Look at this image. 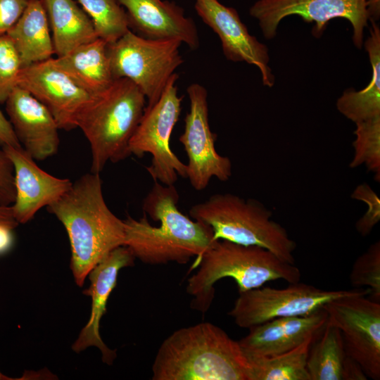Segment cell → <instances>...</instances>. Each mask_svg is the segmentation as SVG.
<instances>
[{
  "mask_svg": "<svg viewBox=\"0 0 380 380\" xmlns=\"http://www.w3.org/2000/svg\"><path fill=\"white\" fill-rule=\"evenodd\" d=\"M179 198L174 184L155 181L143 201V217L123 220L124 245L142 262L184 265L192 258L196 261L216 241L208 225L179 210Z\"/></svg>",
  "mask_w": 380,
  "mask_h": 380,
  "instance_id": "cell-1",
  "label": "cell"
},
{
  "mask_svg": "<svg viewBox=\"0 0 380 380\" xmlns=\"http://www.w3.org/2000/svg\"><path fill=\"white\" fill-rule=\"evenodd\" d=\"M46 210L66 230L71 250L70 267L80 287L99 262L124 245V221L107 205L98 173L81 176Z\"/></svg>",
  "mask_w": 380,
  "mask_h": 380,
  "instance_id": "cell-2",
  "label": "cell"
},
{
  "mask_svg": "<svg viewBox=\"0 0 380 380\" xmlns=\"http://www.w3.org/2000/svg\"><path fill=\"white\" fill-rule=\"evenodd\" d=\"M153 380H249L250 366L239 341L220 327L201 322L172 333L160 344Z\"/></svg>",
  "mask_w": 380,
  "mask_h": 380,
  "instance_id": "cell-3",
  "label": "cell"
},
{
  "mask_svg": "<svg viewBox=\"0 0 380 380\" xmlns=\"http://www.w3.org/2000/svg\"><path fill=\"white\" fill-rule=\"evenodd\" d=\"M193 267L198 270L188 279L186 292L192 296L191 308L202 313L210 308L215 297L214 285L222 278H232L239 292H243L277 279L298 283L301 276L294 264L280 260L265 248L226 240H216Z\"/></svg>",
  "mask_w": 380,
  "mask_h": 380,
  "instance_id": "cell-4",
  "label": "cell"
},
{
  "mask_svg": "<svg viewBox=\"0 0 380 380\" xmlns=\"http://www.w3.org/2000/svg\"><path fill=\"white\" fill-rule=\"evenodd\" d=\"M146 99L134 82L118 78L80 111L76 127L90 144V172L100 174L108 162L118 163L131 156L129 141L143 115Z\"/></svg>",
  "mask_w": 380,
  "mask_h": 380,
  "instance_id": "cell-5",
  "label": "cell"
},
{
  "mask_svg": "<svg viewBox=\"0 0 380 380\" xmlns=\"http://www.w3.org/2000/svg\"><path fill=\"white\" fill-rule=\"evenodd\" d=\"M189 213L191 219L211 228L214 240L259 246L286 262H295L296 242L259 201L229 193L216 194L192 205Z\"/></svg>",
  "mask_w": 380,
  "mask_h": 380,
  "instance_id": "cell-6",
  "label": "cell"
},
{
  "mask_svg": "<svg viewBox=\"0 0 380 380\" xmlns=\"http://www.w3.org/2000/svg\"><path fill=\"white\" fill-rule=\"evenodd\" d=\"M178 39H151L129 30L108 44V55L114 79L127 78L143 92L148 103L160 97L175 70L183 63Z\"/></svg>",
  "mask_w": 380,
  "mask_h": 380,
  "instance_id": "cell-7",
  "label": "cell"
},
{
  "mask_svg": "<svg viewBox=\"0 0 380 380\" xmlns=\"http://www.w3.org/2000/svg\"><path fill=\"white\" fill-rule=\"evenodd\" d=\"M179 76L174 73L169 79L160 97L144 109L140 122L129 141L131 155L141 158L152 156L146 170L154 181L172 185L178 177L186 179V165L174 153L170 146L173 129L181 113L182 97L175 85Z\"/></svg>",
  "mask_w": 380,
  "mask_h": 380,
  "instance_id": "cell-8",
  "label": "cell"
},
{
  "mask_svg": "<svg viewBox=\"0 0 380 380\" xmlns=\"http://www.w3.org/2000/svg\"><path fill=\"white\" fill-rule=\"evenodd\" d=\"M369 289L360 290L326 291L300 282L284 289L260 287L239 292L229 312L236 325L249 329L280 317L311 315L332 300L355 295L367 296Z\"/></svg>",
  "mask_w": 380,
  "mask_h": 380,
  "instance_id": "cell-9",
  "label": "cell"
},
{
  "mask_svg": "<svg viewBox=\"0 0 380 380\" xmlns=\"http://www.w3.org/2000/svg\"><path fill=\"white\" fill-rule=\"evenodd\" d=\"M249 13L258 20L267 39L276 36L279 23L289 15L314 22L312 32L315 37L322 36L331 20L345 18L352 25L353 42L358 49L363 45L364 30L369 22L366 0H258Z\"/></svg>",
  "mask_w": 380,
  "mask_h": 380,
  "instance_id": "cell-10",
  "label": "cell"
},
{
  "mask_svg": "<svg viewBox=\"0 0 380 380\" xmlns=\"http://www.w3.org/2000/svg\"><path fill=\"white\" fill-rule=\"evenodd\" d=\"M355 295L331 300L323 308L340 331L346 353L367 378L380 379V303Z\"/></svg>",
  "mask_w": 380,
  "mask_h": 380,
  "instance_id": "cell-11",
  "label": "cell"
},
{
  "mask_svg": "<svg viewBox=\"0 0 380 380\" xmlns=\"http://www.w3.org/2000/svg\"><path fill=\"white\" fill-rule=\"evenodd\" d=\"M187 94L190 108L179 141L188 158L186 178L195 190L203 191L212 177L227 181L232 176V165L228 157L220 155L215 149L216 135L209 125L206 89L194 83L188 87Z\"/></svg>",
  "mask_w": 380,
  "mask_h": 380,
  "instance_id": "cell-12",
  "label": "cell"
},
{
  "mask_svg": "<svg viewBox=\"0 0 380 380\" xmlns=\"http://www.w3.org/2000/svg\"><path fill=\"white\" fill-rule=\"evenodd\" d=\"M18 86L46 106L60 129L68 131L77 128L78 113L94 96L52 58L23 68Z\"/></svg>",
  "mask_w": 380,
  "mask_h": 380,
  "instance_id": "cell-13",
  "label": "cell"
},
{
  "mask_svg": "<svg viewBox=\"0 0 380 380\" xmlns=\"http://www.w3.org/2000/svg\"><path fill=\"white\" fill-rule=\"evenodd\" d=\"M195 10L203 21L220 37L227 60L244 61L256 66L265 86L272 87L275 77L269 67L267 46L250 34L238 12L218 0H196Z\"/></svg>",
  "mask_w": 380,
  "mask_h": 380,
  "instance_id": "cell-14",
  "label": "cell"
},
{
  "mask_svg": "<svg viewBox=\"0 0 380 380\" xmlns=\"http://www.w3.org/2000/svg\"><path fill=\"white\" fill-rule=\"evenodd\" d=\"M1 148L13 166L15 198L11 207L18 224L30 221L41 208L53 203L71 187L72 182L43 170L22 146Z\"/></svg>",
  "mask_w": 380,
  "mask_h": 380,
  "instance_id": "cell-15",
  "label": "cell"
},
{
  "mask_svg": "<svg viewBox=\"0 0 380 380\" xmlns=\"http://www.w3.org/2000/svg\"><path fill=\"white\" fill-rule=\"evenodd\" d=\"M5 103L15 135L32 158L43 160L57 153L60 129L44 105L19 86L12 90Z\"/></svg>",
  "mask_w": 380,
  "mask_h": 380,
  "instance_id": "cell-16",
  "label": "cell"
},
{
  "mask_svg": "<svg viewBox=\"0 0 380 380\" xmlns=\"http://www.w3.org/2000/svg\"><path fill=\"white\" fill-rule=\"evenodd\" d=\"M135 259L132 251L122 245L113 250L89 273L90 286L83 293L91 298L90 317L72 346L75 352L80 353L95 346L100 350L103 362L108 365L113 364L117 356L116 351L110 349L102 341L100 321L106 311L109 296L117 284L119 271L132 266Z\"/></svg>",
  "mask_w": 380,
  "mask_h": 380,
  "instance_id": "cell-17",
  "label": "cell"
},
{
  "mask_svg": "<svg viewBox=\"0 0 380 380\" xmlns=\"http://www.w3.org/2000/svg\"><path fill=\"white\" fill-rule=\"evenodd\" d=\"M126 9L129 28L151 39H178L190 49L199 46L196 25L175 2L163 0H116Z\"/></svg>",
  "mask_w": 380,
  "mask_h": 380,
  "instance_id": "cell-18",
  "label": "cell"
},
{
  "mask_svg": "<svg viewBox=\"0 0 380 380\" xmlns=\"http://www.w3.org/2000/svg\"><path fill=\"white\" fill-rule=\"evenodd\" d=\"M327 319L324 308L307 316L276 318L249 328V333L239 343L246 355H278L317 335Z\"/></svg>",
  "mask_w": 380,
  "mask_h": 380,
  "instance_id": "cell-19",
  "label": "cell"
},
{
  "mask_svg": "<svg viewBox=\"0 0 380 380\" xmlns=\"http://www.w3.org/2000/svg\"><path fill=\"white\" fill-rule=\"evenodd\" d=\"M50 25L42 0H29L13 27L6 33L20 56L22 68L51 58L54 52Z\"/></svg>",
  "mask_w": 380,
  "mask_h": 380,
  "instance_id": "cell-20",
  "label": "cell"
},
{
  "mask_svg": "<svg viewBox=\"0 0 380 380\" xmlns=\"http://www.w3.org/2000/svg\"><path fill=\"white\" fill-rule=\"evenodd\" d=\"M42 1L47 13L57 57L98 38L91 18L75 0Z\"/></svg>",
  "mask_w": 380,
  "mask_h": 380,
  "instance_id": "cell-21",
  "label": "cell"
},
{
  "mask_svg": "<svg viewBox=\"0 0 380 380\" xmlns=\"http://www.w3.org/2000/svg\"><path fill=\"white\" fill-rule=\"evenodd\" d=\"M55 61L93 96L105 90L115 80L110 65L108 44L99 37Z\"/></svg>",
  "mask_w": 380,
  "mask_h": 380,
  "instance_id": "cell-22",
  "label": "cell"
},
{
  "mask_svg": "<svg viewBox=\"0 0 380 380\" xmlns=\"http://www.w3.org/2000/svg\"><path fill=\"white\" fill-rule=\"evenodd\" d=\"M369 21L372 26L365 46L372 68V78L365 88L348 89L336 101L338 110L355 124L380 116V28L377 22Z\"/></svg>",
  "mask_w": 380,
  "mask_h": 380,
  "instance_id": "cell-23",
  "label": "cell"
},
{
  "mask_svg": "<svg viewBox=\"0 0 380 380\" xmlns=\"http://www.w3.org/2000/svg\"><path fill=\"white\" fill-rule=\"evenodd\" d=\"M316 335L296 348L271 356L245 355L250 366L249 380H310L307 360Z\"/></svg>",
  "mask_w": 380,
  "mask_h": 380,
  "instance_id": "cell-24",
  "label": "cell"
},
{
  "mask_svg": "<svg viewBox=\"0 0 380 380\" xmlns=\"http://www.w3.org/2000/svg\"><path fill=\"white\" fill-rule=\"evenodd\" d=\"M319 340L310 349L307 370L310 380H343L346 353L339 329L328 319Z\"/></svg>",
  "mask_w": 380,
  "mask_h": 380,
  "instance_id": "cell-25",
  "label": "cell"
},
{
  "mask_svg": "<svg viewBox=\"0 0 380 380\" xmlns=\"http://www.w3.org/2000/svg\"><path fill=\"white\" fill-rule=\"evenodd\" d=\"M91 18L99 38L112 44L130 30L125 9L116 0H75Z\"/></svg>",
  "mask_w": 380,
  "mask_h": 380,
  "instance_id": "cell-26",
  "label": "cell"
},
{
  "mask_svg": "<svg viewBox=\"0 0 380 380\" xmlns=\"http://www.w3.org/2000/svg\"><path fill=\"white\" fill-rule=\"evenodd\" d=\"M354 154L349 165L355 168L365 165L380 181V116L355 123Z\"/></svg>",
  "mask_w": 380,
  "mask_h": 380,
  "instance_id": "cell-27",
  "label": "cell"
},
{
  "mask_svg": "<svg viewBox=\"0 0 380 380\" xmlns=\"http://www.w3.org/2000/svg\"><path fill=\"white\" fill-rule=\"evenodd\" d=\"M350 284L355 287L366 286L370 290L371 300L380 301V242L372 244L353 265Z\"/></svg>",
  "mask_w": 380,
  "mask_h": 380,
  "instance_id": "cell-28",
  "label": "cell"
},
{
  "mask_svg": "<svg viewBox=\"0 0 380 380\" xmlns=\"http://www.w3.org/2000/svg\"><path fill=\"white\" fill-rule=\"evenodd\" d=\"M23 69L18 51L7 34L0 35V104L18 86Z\"/></svg>",
  "mask_w": 380,
  "mask_h": 380,
  "instance_id": "cell-29",
  "label": "cell"
},
{
  "mask_svg": "<svg viewBox=\"0 0 380 380\" xmlns=\"http://www.w3.org/2000/svg\"><path fill=\"white\" fill-rule=\"evenodd\" d=\"M351 197L367 205V210L355 224L357 231L362 236L370 234L380 220V199L374 191L367 184L358 185Z\"/></svg>",
  "mask_w": 380,
  "mask_h": 380,
  "instance_id": "cell-30",
  "label": "cell"
},
{
  "mask_svg": "<svg viewBox=\"0 0 380 380\" xmlns=\"http://www.w3.org/2000/svg\"><path fill=\"white\" fill-rule=\"evenodd\" d=\"M15 198L14 170L11 160L0 150V205H11Z\"/></svg>",
  "mask_w": 380,
  "mask_h": 380,
  "instance_id": "cell-31",
  "label": "cell"
},
{
  "mask_svg": "<svg viewBox=\"0 0 380 380\" xmlns=\"http://www.w3.org/2000/svg\"><path fill=\"white\" fill-rule=\"evenodd\" d=\"M29 0H0V35L6 34L24 12Z\"/></svg>",
  "mask_w": 380,
  "mask_h": 380,
  "instance_id": "cell-32",
  "label": "cell"
},
{
  "mask_svg": "<svg viewBox=\"0 0 380 380\" xmlns=\"http://www.w3.org/2000/svg\"><path fill=\"white\" fill-rule=\"evenodd\" d=\"M0 146H22L9 120L0 110Z\"/></svg>",
  "mask_w": 380,
  "mask_h": 380,
  "instance_id": "cell-33",
  "label": "cell"
},
{
  "mask_svg": "<svg viewBox=\"0 0 380 380\" xmlns=\"http://www.w3.org/2000/svg\"><path fill=\"white\" fill-rule=\"evenodd\" d=\"M366 379L367 376L360 365L348 355L343 367V380Z\"/></svg>",
  "mask_w": 380,
  "mask_h": 380,
  "instance_id": "cell-34",
  "label": "cell"
},
{
  "mask_svg": "<svg viewBox=\"0 0 380 380\" xmlns=\"http://www.w3.org/2000/svg\"><path fill=\"white\" fill-rule=\"evenodd\" d=\"M13 229L0 224V255L7 253L13 246L14 238Z\"/></svg>",
  "mask_w": 380,
  "mask_h": 380,
  "instance_id": "cell-35",
  "label": "cell"
},
{
  "mask_svg": "<svg viewBox=\"0 0 380 380\" xmlns=\"http://www.w3.org/2000/svg\"><path fill=\"white\" fill-rule=\"evenodd\" d=\"M0 224L14 229L19 224L14 218L11 205H0Z\"/></svg>",
  "mask_w": 380,
  "mask_h": 380,
  "instance_id": "cell-36",
  "label": "cell"
},
{
  "mask_svg": "<svg viewBox=\"0 0 380 380\" xmlns=\"http://www.w3.org/2000/svg\"><path fill=\"white\" fill-rule=\"evenodd\" d=\"M369 20L377 22L380 16V0H366Z\"/></svg>",
  "mask_w": 380,
  "mask_h": 380,
  "instance_id": "cell-37",
  "label": "cell"
},
{
  "mask_svg": "<svg viewBox=\"0 0 380 380\" xmlns=\"http://www.w3.org/2000/svg\"><path fill=\"white\" fill-rule=\"evenodd\" d=\"M11 379H15L10 378L9 376H6L0 371V380H11Z\"/></svg>",
  "mask_w": 380,
  "mask_h": 380,
  "instance_id": "cell-38",
  "label": "cell"
}]
</instances>
